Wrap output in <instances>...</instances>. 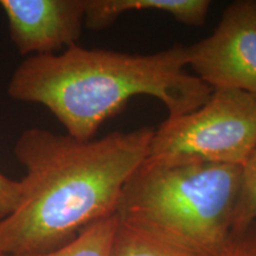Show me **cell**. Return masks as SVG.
<instances>
[{
  "instance_id": "3",
  "label": "cell",
  "mask_w": 256,
  "mask_h": 256,
  "mask_svg": "<svg viewBox=\"0 0 256 256\" xmlns=\"http://www.w3.org/2000/svg\"><path fill=\"white\" fill-rule=\"evenodd\" d=\"M241 188L242 166L145 159L124 185L116 215L222 256Z\"/></svg>"
},
{
  "instance_id": "13",
  "label": "cell",
  "mask_w": 256,
  "mask_h": 256,
  "mask_svg": "<svg viewBox=\"0 0 256 256\" xmlns=\"http://www.w3.org/2000/svg\"><path fill=\"white\" fill-rule=\"evenodd\" d=\"M0 256H2V255H0Z\"/></svg>"
},
{
  "instance_id": "11",
  "label": "cell",
  "mask_w": 256,
  "mask_h": 256,
  "mask_svg": "<svg viewBox=\"0 0 256 256\" xmlns=\"http://www.w3.org/2000/svg\"><path fill=\"white\" fill-rule=\"evenodd\" d=\"M22 200L20 182L0 174V222L17 209Z\"/></svg>"
},
{
  "instance_id": "6",
  "label": "cell",
  "mask_w": 256,
  "mask_h": 256,
  "mask_svg": "<svg viewBox=\"0 0 256 256\" xmlns=\"http://www.w3.org/2000/svg\"><path fill=\"white\" fill-rule=\"evenodd\" d=\"M86 0H0L10 38L23 56L49 55L78 44Z\"/></svg>"
},
{
  "instance_id": "5",
  "label": "cell",
  "mask_w": 256,
  "mask_h": 256,
  "mask_svg": "<svg viewBox=\"0 0 256 256\" xmlns=\"http://www.w3.org/2000/svg\"><path fill=\"white\" fill-rule=\"evenodd\" d=\"M188 68L211 89L256 95V0L226 6L210 36L186 46Z\"/></svg>"
},
{
  "instance_id": "8",
  "label": "cell",
  "mask_w": 256,
  "mask_h": 256,
  "mask_svg": "<svg viewBox=\"0 0 256 256\" xmlns=\"http://www.w3.org/2000/svg\"><path fill=\"white\" fill-rule=\"evenodd\" d=\"M112 256L214 255L156 229L119 218Z\"/></svg>"
},
{
  "instance_id": "2",
  "label": "cell",
  "mask_w": 256,
  "mask_h": 256,
  "mask_svg": "<svg viewBox=\"0 0 256 256\" xmlns=\"http://www.w3.org/2000/svg\"><path fill=\"white\" fill-rule=\"evenodd\" d=\"M211 92L190 72L182 44L146 55L75 44L60 54L28 56L8 87L14 100L48 108L66 134L78 140L94 139L136 96L156 98L168 118H176L200 107Z\"/></svg>"
},
{
  "instance_id": "10",
  "label": "cell",
  "mask_w": 256,
  "mask_h": 256,
  "mask_svg": "<svg viewBox=\"0 0 256 256\" xmlns=\"http://www.w3.org/2000/svg\"><path fill=\"white\" fill-rule=\"evenodd\" d=\"M256 220V148L242 166V188L235 215L232 236L248 229Z\"/></svg>"
},
{
  "instance_id": "12",
  "label": "cell",
  "mask_w": 256,
  "mask_h": 256,
  "mask_svg": "<svg viewBox=\"0 0 256 256\" xmlns=\"http://www.w3.org/2000/svg\"><path fill=\"white\" fill-rule=\"evenodd\" d=\"M222 256H256V220L243 232L232 236Z\"/></svg>"
},
{
  "instance_id": "9",
  "label": "cell",
  "mask_w": 256,
  "mask_h": 256,
  "mask_svg": "<svg viewBox=\"0 0 256 256\" xmlns=\"http://www.w3.org/2000/svg\"><path fill=\"white\" fill-rule=\"evenodd\" d=\"M119 217L113 215L90 224L63 247L34 256H112Z\"/></svg>"
},
{
  "instance_id": "7",
  "label": "cell",
  "mask_w": 256,
  "mask_h": 256,
  "mask_svg": "<svg viewBox=\"0 0 256 256\" xmlns=\"http://www.w3.org/2000/svg\"><path fill=\"white\" fill-rule=\"evenodd\" d=\"M211 6L209 0H86L84 25L89 30L110 28L128 12L168 14L188 26H203Z\"/></svg>"
},
{
  "instance_id": "1",
  "label": "cell",
  "mask_w": 256,
  "mask_h": 256,
  "mask_svg": "<svg viewBox=\"0 0 256 256\" xmlns=\"http://www.w3.org/2000/svg\"><path fill=\"white\" fill-rule=\"evenodd\" d=\"M154 128L78 140L43 128L19 136L14 156L25 174L22 200L0 222V255L46 254L83 229L116 215L124 185L147 158Z\"/></svg>"
},
{
  "instance_id": "4",
  "label": "cell",
  "mask_w": 256,
  "mask_h": 256,
  "mask_svg": "<svg viewBox=\"0 0 256 256\" xmlns=\"http://www.w3.org/2000/svg\"><path fill=\"white\" fill-rule=\"evenodd\" d=\"M255 148L256 95L217 88L197 110L168 118L154 128L146 160L243 166Z\"/></svg>"
}]
</instances>
